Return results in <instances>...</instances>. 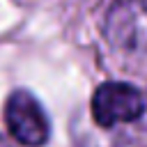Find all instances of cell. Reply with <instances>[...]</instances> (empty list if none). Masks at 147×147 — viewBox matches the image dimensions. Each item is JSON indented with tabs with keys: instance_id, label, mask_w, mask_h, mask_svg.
<instances>
[{
	"instance_id": "1",
	"label": "cell",
	"mask_w": 147,
	"mask_h": 147,
	"mask_svg": "<svg viewBox=\"0 0 147 147\" xmlns=\"http://www.w3.org/2000/svg\"><path fill=\"white\" fill-rule=\"evenodd\" d=\"M7 133L23 147H41L51 138V122L41 101L30 90H14L5 99L2 108Z\"/></svg>"
},
{
	"instance_id": "2",
	"label": "cell",
	"mask_w": 147,
	"mask_h": 147,
	"mask_svg": "<svg viewBox=\"0 0 147 147\" xmlns=\"http://www.w3.org/2000/svg\"><path fill=\"white\" fill-rule=\"evenodd\" d=\"M103 37L124 53H147V5L142 0H115L103 18Z\"/></svg>"
},
{
	"instance_id": "3",
	"label": "cell",
	"mask_w": 147,
	"mask_h": 147,
	"mask_svg": "<svg viewBox=\"0 0 147 147\" xmlns=\"http://www.w3.org/2000/svg\"><path fill=\"white\" fill-rule=\"evenodd\" d=\"M90 110L101 129H110L117 124L136 122L145 113V96L131 83L106 80L94 90Z\"/></svg>"
},
{
	"instance_id": "4",
	"label": "cell",
	"mask_w": 147,
	"mask_h": 147,
	"mask_svg": "<svg viewBox=\"0 0 147 147\" xmlns=\"http://www.w3.org/2000/svg\"><path fill=\"white\" fill-rule=\"evenodd\" d=\"M0 147H9V142H7L5 138H0Z\"/></svg>"
}]
</instances>
